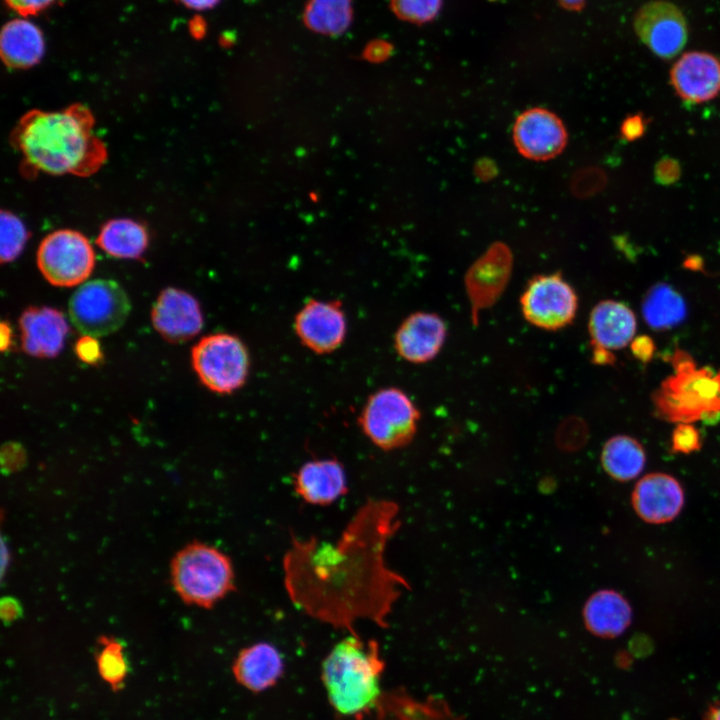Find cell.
<instances>
[{
    "instance_id": "cell-21",
    "label": "cell",
    "mask_w": 720,
    "mask_h": 720,
    "mask_svg": "<svg viewBox=\"0 0 720 720\" xmlns=\"http://www.w3.org/2000/svg\"><path fill=\"white\" fill-rule=\"evenodd\" d=\"M588 330L593 348L611 352L632 342L636 332V317L625 304L603 300L592 309Z\"/></svg>"
},
{
    "instance_id": "cell-3",
    "label": "cell",
    "mask_w": 720,
    "mask_h": 720,
    "mask_svg": "<svg viewBox=\"0 0 720 720\" xmlns=\"http://www.w3.org/2000/svg\"><path fill=\"white\" fill-rule=\"evenodd\" d=\"M383 663L375 641L365 643L356 633L338 642L322 666L328 698L343 715L370 709L379 697Z\"/></svg>"
},
{
    "instance_id": "cell-7",
    "label": "cell",
    "mask_w": 720,
    "mask_h": 720,
    "mask_svg": "<svg viewBox=\"0 0 720 720\" xmlns=\"http://www.w3.org/2000/svg\"><path fill=\"white\" fill-rule=\"evenodd\" d=\"M192 364L200 381L209 390L230 394L246 382L250 354L236 335L216 333L203 337L192 348Z\"/></svg>"
},
{
    "instance_id": "cell-16",
    "label": "cell",
    "mask_w": 720,
    "mask_h": 720,
    "mask_svg": "<svg viewBox=\"0 0 720 720\" xmlns=\"http://www.w3.org/2000/svg\"><path fill=\"white\" fill-rule=\"evenodd\" d=\"M677 95L689 103H703L720 93V60L704 51L686 52L670 71Z\"/></svg>"
},
{
    "instance_id": "cell-23",
    "label": "cell",
    "mask_w": 720,
    "mask_h": 720,
    "mask_svg": "<svg viewBox=\"0 0 720 720\" xmlns=\"http://www.w3.org/2000/svg\"><path fill=\"white\" fill-rule=\"evenodd\" d=\"M45 50L41 30L27 19H13L1 31L0 51L4 63L12 68L37 64Z\"/></svg>"
},
{
    "instance_id": "cell-6",
    "label": "cell",
    "mask_w": 720,
    "mask_h": 720,
    "mask_svg": "<svg viewBox=\"0 0 720 720\" xmlns=\"http://www.w3.org/2000/svg\"><path fill=\"white\" fill-rule=\"evenodd\" d=\"M419 419L418 408L403 390L386 387L368 397L358 424L375 446L389 451L412 441Z\"/></svg>"
},
{
    "instance_id": "cell-2",
    "label": "cell",
    "mask_w": 720,
    "mask_h": 720,
    "mask_svg": "<svg viewBox=\"0 0 720 720\" xmlns=\"http://www.w3.org/2000/svg\"><path fill=\"white\" fill-rule=\"evenodd\" d=\"M93 127L94 117L82 104L53 112L32 110L16 125L12 143L31 172L89 176L107 158Z\"/></svg>"
},
{
    "instance_id": "cell-4",
    "label": "cell",
    "mask_w": 720,
    "mask_h": 720,
    "mask_svg": "<svg viewBox=\"0 0 720 720\" xmlns=\"http://www.w3.org/2000/svg\"><path fill=\"white\" fill-rule=\"evenodd\" d=\"M170 581L185 604L205 609L235 590L229 556L201 541L190 542L175 553L170 563Z\"/></svg>"
},
{
    "instance_id": "cell-12",
    "label": "cell",
    "mask_w": 720,
    "mask_h": 720,
    "mask_svg": "<svg viewBox=\"0 0 720 720\" xmlns=\"http://www.w3.org/2000/svg\"><path fill=\"white\" fill-rule=\"evenodd\" d=\"M513 256L503 242H495L467 270L465 290L470 301L472 320L478 313L494 305L503 294L511 277Z\"/></svg>"
},
{
    "instance_id": "cell-44",
    "label": "cell",
    "mask_w": 720,
    "mask_h": 720,
    "mask_svg": "<svg viewBox=\"0 0 720 720\" xmlns=\"http://www.w3.org/2000/svg\"><path fill=\"white\" fill-rule=\"evenodd\" d=\"M561 5L569 10H580L585 0H559Z\"/></svg>"
},
{
    "instance_id": "cell-32",
    "label": "cell",
    "mask_w": 720,
    "mask_h": 720,
    "mask_svg": "<svg viewBox=\"0 0 720 720\" xmlns=\"http://www.w3.org/2000/svg\"><path fill=\"white\" fill-rule=\"evenodd\" d=\"M606 183L603 172L597 168H586L579 171L571 183L572 191L579 197H587L600 191Z\"/></svg>"
},
{
    "instance_id": "cell-38",
    "label": "cell",
    "mask_w": 720,
    "mask_h": 720,
    "mask_svg": "<svg viewBox=\"0 0 720 720\" xmlns=\"http://www.w3.org/2000/svg\"><path fill=\"white\" fill-rule=\"evenodd\" d=\"M631 350L636 358L648 362L654 354L655 344L650 337L642 335L632 340Z\"/></svg>"
},
{
    "instance_id": "cell-1",
    "label": "cell",
    "mask_w": 720,
    "mask_h": 720,
    "mask_svg": "<svg viewBox=\"0 0 720 720\" xmlns=\"http://www.w3.org/2000/svg\"><path fill=\"white\" fill-rule=\"evenodd\" d=\"M398 507L369 499L335 543L293 537L283 558L284 585L296 607L353 633L369 619L381 627L407 582L386 565L387 542L397 530Z\"/></svg>"
},
{
    "instance_id": "cell-36",
    "label": "cell",
    "mask_w": 720,
    "mask_h": 720,
    "mask_svg": "<svg viewBox=\"0 0 720 720\" xmlns=\"http://www.w3.org/2000/svg\"><path fill=\"white\" fill-rule=\"evenodd\" d=\"M647 121L642 114H633L626 117L621 126V136L627 141H635L645 133Z\"/></svg>"
},
{
    "instance_id": "cell-26",
    "label": "cell",
    "mask_w": 720,
    "mask_h": 720,
    "mask_svg": "<svg viewBox=\"0 0 720 720\" xmlns=\"http://www.w3.org/2000/svg\"><path fill=\"white\" fill-rule=\"evenodd\" d=\"M98 246L115 258L136 259L148 244L146 229L131 219L110 220L100 230Z\"/></svg>"
},
{
    "instance_id": "cell-34",
    "label": "cell",
    "mask_w": 720,
    "mask_h": 720,
    "mask_svg": "<svg viewBox=\"0 0 720 720\" xmlns=\"http://www.w3.org/2000/svg\"><path fill=\"white\" fill-rule=\"evenodd\" d=\"M75 353L81 361L91 365H96L103 359L98 340L90 335H84L77 340Z\"/></svg>"
},
{
    "instance_id": "cell-42",
    "label": "cell",
    "mask_w": 720,
    "mask_h": 720,
    "mask_svg": "<svg viewBox=\"0 0 720 720\" xmlns=\"http://www.w3.org/2000/svg\"><path fill=\"white\" fill-rule=\"evenodd\" d=\"M183 5L194 10H206L210 9L220 0H179Z\"/></svg>"
},
{
    "instance_id": "cell-30",
    "label": "cell",
    "mask_w": 720,
    "mask_h": 720,
    "mask_svg": "<svg viewBox=\"0 0 720 720\" xmlns=\"http://www.w3.org/2000/svg\"><path fill=\"white\" fill-rule=\"evenodd\" d=\"M28 238V232L23 222L14 214L2 210L1 212V262H11L23 250Z\"/></svg>"
},
{
    "instance_id": "cell-24",
    "label": "cell",
    "mask_w": 720,
    "mask_h": 720,
    "mask_svg": "<svg viewBox=\"0 0 720 720\" xmlns=\"http://www.w3.org/2000/svg\"><path fill=\"white\" fill-rule=\"evenodd\" d=\"M631 619L630 604L616 591H598L588 599L584 607L587 628L600 637L619 636L628 628Z\"/></svg>"
},
{
    "instance_id": "cell-33",
    "label": "cell",
    "mask_w": 720,
    "mask_h": 720,
    "mask_svg": "<svg viewBox=\"0 0 720 720\" xmlns=\"http://www.w3.org/2000/svg\"><path fill=\"white\" fill-rule=\"evenodd\" d=\"M701 448L698 430L691 423L680 422L672 433V450L675 453L689 454Z\"/></svg>"
},
{
    "instance_id": "cell-29",
    "label": "cell",
    "mask_w": 720,
    "mask_h": 720,
    "mask_svg": "<svg viewBox=\"0 0 720 720\" xmlns=\"http://www.w3.org/2000/svg\"><path fill=\"white\" fill-rule=\"evenodd\" d=\"M100 649L96 653L97 670L113 690L121 689L128 674V660L122 642L112 636L98 638Z\"/></svg>"
},
{
    "instance_id": "cell-27",
    "label": "cell",
    "mask_w": 720,
    "mask_h": 720,
    "mask_svg": "<svg viewBox=\"0 0 720 720\" xmlns=\"http://www.w3.org/2000/svg\"><path fill=\"white\" fill-rule=\"evenodd\" d=\"M601 463L612 478L629 481L636 478L644 469L646 454L636 439L617 435L610 438L603 446Z\"/></svg>"
},
{
    "instance_id": "cell-15",
    "label": "cell",
    "mask_w": 720,
    "mask_h": 720,
    "mask_svg": "<svg viewBox=\"0 0 720 720\" xmlns=\"http://www.w3.org/2000/svg\"><path fill=\"white\" fill-rule=\"evenodd\" d=\"M151 320L155 330L170 343L187 341L203 327V314L197 299L173 287L161 291L152 307Z\"/></svg>"
},
{
    "instance_id": "cell-40",
    "label": "cell",
    "mask_w": 720,
    "mask_h": 720,
    "mask_svg": "<svg viewBox=\"0 0 720 720\" xmlns=\"http://www.w3.org/2000/svg\"><path fill=\"white\" fill-rule=\"evenodd\" d=\"M0 349L2 352L9 350L12 344V332L9 323L2 321L0 325Z\"/></svg>"
},
{
    "instance_id": "cell-14",
    "label": "cell",
    "mask_w": 720,
    "mask_h": 720,
    "mask_svg": "<svg viewBox=\"0 0 720 720\" xmlns=\"http://www.w3.org/2000/svg\"><path fill=\"white\" fill-rule=\"evenodd\" d=\"M512 136L518 152L535 161L556 157L567 144V132L562 120L541 107L521 113L514 123Z\"/></svg>"
},
{
    "instance_id": "cell-41",
    "label": "cell",
    "mask_w": 720,
    "mask_h": 720,
    "mask_svg": "<svg viewBox=\"0 0 720 720\" xmlns=\"http://www.w3.org/2000/svg\"><path fill=\"white\" fill-rule=\"evenodd\" d=\"M592 359L599 365H609L615 361V356L610 351L593 348Z\"/></svg>"
},
{
    "instance_id": "cell-43",
    "label": "cell",
    "mask_w": 720,
    "mask_h": 720,
    "mask_svg": "<svg viewBox=\"0 0 720 720\" xmlns=\"http://www.w3.org/2000/svg\"><path fill=\"white\" fill-rule=\"evenodd\" d=\"M704 720H720V702L710 705L704 714Z\"/></svg>"
},
{
    "instance_id": "cell-9",
    "label": "cell",
    "mask_w": 720,
    "mask_h": 720,
    "mask_svg": "<svg viewBox=\"0 0 720 720\" xmlns=\"http://www.w3.org/2000/svg\"><path fill=\"white\" fill-rule=\"evenodd\" d=\"M37 264L52 285L72 287L90 276L95 254L88 239L80 232L57 230L42 240L37 251Z\"/></svg>"
},
{
    "instance_id": "cell-25",
    "label": "cell",
    "mask_w": 720,
    "mask_h": 720,
    "mask_svg": "<svg viewBox=\"0 0 720 720\" xmlns=\"http://www.w3.org/2000/svg\"><path fill=\"white\" fill-rule=\"evenodd\" d=\"M642 314L654 330H665L680 324L687 308L683 297L672 286L659 282L646 292L642 300Z\"/></svg>"
},
{
    "instance_id": "cell-10",
    "label": "cell",
    "mask_w": 720,
    "mask_h": 720,
    "mask_svg": "<svg viewBox=\"0 0 720 720\" xmlns=\"http://www.w3.org/2000/svg\"><path fill=\"white\" fill-rule=\"evenodd\" d=\"M520 306L530 324L555 331L574 320L578 296L561 274H542L529 280L520 297Z\"/></svg>"
},
{
    "instance_id": "cell-8",
    "label": "cell",
    "mask_w": 720,
    "mask_h": 720,
    "mask_svg": "<svg viewBox=\"0 0 720 720\" xmlns=\"http://www.w3.org/2000/svg\"><path fill=\"white\" fill-rule=\"evenodd\" d=\"M131 310L127 293L114 280L97 279L84 283L71 296L69 316L84 335L105 336L125 323Z\"/></svg>"
},
{
    "instance_id": "cell-19",
    "label": "cell",
    "mask_w": 720,
    "mask_h": 720,
    "mask_svg": "<svg viewBox=\"0 0 720 720\" xmlns=\"http://www.w3.org/2000/svg\"><path fill=\"white\" fill-rule=\"evenodd\" d=\"M23 351L33 357L54 358L63 349L69 326L63 313L51 307H29L19 318Z\"/></svg>"
},
{
    "instance_id": "cell-17",
    "label": "cell",
    "mask_w": 720,
    "mask_h": 720,
    "mask_svg": "<svg viewBox=\"0 0 720 720\" xmlns=\"http://www.w3.org/2000/svg\"><path fill=\"white\" fill-rule=\"evenodd\" d=\"M447 336V326L436 313L414 312L398 327L394 347L398 355L411 363L433 360L441 351Z\"/></svg>"
},
{
    "instance_id": "cell-13",
    "label": "cell",
    "mask_w": 720,
    "mask_h": 720,
    "mask_svg": "<svg viewBox=\"0 0 720 720\" xmlns=\"http://www.w3.org/2000/svg\"><path fill=\"white\" fill-rule=\"evenodd\" d=\"M294 329L301 343L317 354L338 349L347 334V318L338 300L310 299L298 311Z\"/></svg>"
},
{
    "instance_id": "cell-5",
    "label": "cell",
    "mask_w": 720,
    "mask_h": 720,
    "mask_svg": "<svg viewBox=\"0 0 720 720\" xmlns=\"http://www.w3.org/2000/svg\"><path fill=\"white\" fill-rule=\"evenodd\" d=\"M675 373L655 393L658 416L673 422L693 421L720 414V371L696 368L684 351L672 357Z\"/></svg>"
},
{
    "instance_id": "cell-11",
    "label": "cell",
    "mask_w": 720,
    "mask_h": 720,
    "mask_svg": "<svg viewBox=\"0 0 720 720\" xmlns=\"http://www.w3.org/2000/svg\"><path fill=\"white\" fill-rule=\"evenodd\" d=\"M633 28L641 42L656 56L668 60L677 56L688 39L683 12L673 3L652 0L635 13Z\"/></svg>"
},
{
    "instance_id": "cell-37",
    "label": "cell",
    "mask_w": 720,
    "mask_h": 720,
    "mask_svg": "<svg viewBox=\"0 0 720 720\" xmlns=\"http://www.w3.org/2000/svg\"><path fill=\"white\" fill-rule=\"evenodd\" d=\"M54 0H5L7 5L22 16L34 15L48 6Z\"/></svg>"
},
{
    "instance_id": "cell-18",
    "label": "cell",
    "mask_w": 720,
    "mask_h": 720,
    "mask_svg": "<svg viewBox=\"0 0 720 720\" xmlns=\"http://www.w3.org/2000/svg\"><path fill=\"white\" fill-rule=\"evenodd\" d=\"M683 505V488L669 474H647L637 482L632 492L633 509L647 523L670 522L678 516Z\"/></svg>"
},
{
    "instance_id": "cell-31",
    "label": "cell",
    "mask_w": 720,
    "mask_h": 720,
    "mask_svg": "<svg viewBox=\"0 0 720 720\" xmlns=\"http://www.w3.org/2000/svg\"><path fill=\"white\" fill-rule=\"evenodd\" d=\"M442 0H391V8L400 19L411 23H426L440 11Z\"/></svg>"
},
{
    "instance_id": "cell-20",
    "label": "cell",
    "mask_w": 720,
    "mask_h": 720,
    "mask_svg": "<svg viewBox=\"0 0 720 720\" xmlns=\"http://www.w3.org/2000/svg\"><path fill=\"white\" fill-rule=\"evenodd\" d=\"M294 489L307 503L330 505L348 491L343 465L335 458L304 463L294 476Z\"/></svg>"
},
{
    "instance_id": "cell-28",
    "label": "cell",
    "mask_w": 720,
    "mask_h": 720,
    "mask_svg": "<svg viewBox=\"0 0 720 720\" xmlns=\"http://www.w3.org/2000/svg\"><path fill=\"white\" fill-rule=\"evenodd\" d=\"M352 21V0H308L304 22L314 32L336 36Z\"/></svg>"
},
{
    "instance_id": "cell-35",
    "label": "cell",
    "mask_w": 720,
    "mask_h": 720,
    "mask_svg": "<svg viewBox=\"0 0 720 720\" xmlns=\"http://www.w3.org/2000/svg\"><path fill=\"white\" fill-rule=\"evenodd\" d=\"M681 176L680 163L671 157L660 159L654 169L655 181L661 185H671L677 182Z\"/></svg>"
},
{
    "instance_id": "cell-22",
    "label": "cell",
    "mask_w": 720,
    "mask_h": 720,
    "mask_svg": "<svg viewBox=\"0 0 720 720\" xmlns=\"http://www.w3.org/2000/svg\"><path fill=\"white\" fill-rule=\"evenodd\" d=\"M233 671L242 685L259 691L272 686L279 679L283 671V659L273 645L259 642L239 653Z\"/></svg>"
},
{
    "instance_id": "cell-39",
    "label": "cell",
    "mask_w": 720,
    "mask_h": 720,
    "mask_svg": "<svg viewBox=\"0 0 720 720\" xmlns=\"http://www.w3.org/2000/svg\"><path fill=\"white\" fill-rule=\"evenodd\" d=\"M23 614L19 601L13 597H3L0 602V616L4 623H11Z\"/></svg>"
}]
</instances>
